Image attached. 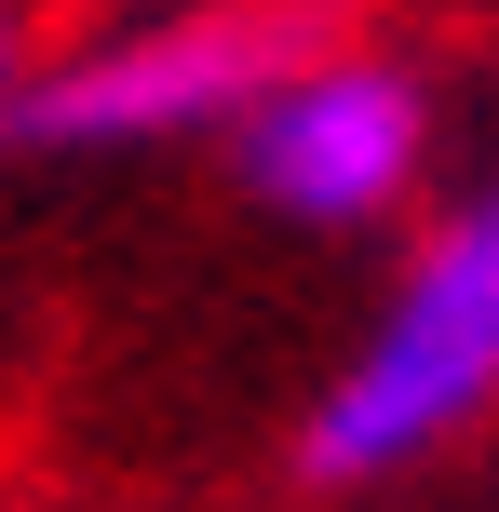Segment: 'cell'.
I'll use <instances>...</instances> for the list:
<instances>
[{"mask_svg":"<svg viewBox=\"0 0 499 512\" xmlns=\"http://www.w3.org/2000/svg\"><path fill=\"white\" fill-rule=\"evenodd\" d=\"M499 405V176H473L419 243H405L392 297L338 351V378L297 405V486L351 499L392 472L446 459Z\"/></svg>","mask_w":499,"mask_h":512,"instance_id":"obj_1","label":"cell"},{"mask_svg":"<svg viewBox=\"0 0 499 512\" xmlns=\"http://www.w3.org/2000/svg\"><path fill=\"white\" fill-rule=\"evenodd\" d=\"M324 41H338L324 0H162L27 68L14 135L27 149H230L243 108Z\"/></svg>","mask_w":499,"mask_h":512,"instance_id":"obj_2","label":"cell"},{"mask_svg":"<svg viewBox=\"0 0 499 512\" xmlns=\"http://www.w3.org/2000/svg\"><path fill=\"white\" fill-rule=\"evenodd\" d=\"M243 189L297 230H378V216L419 203L432 176V81L405 54H365V41H324L243 108L230 135Z\"/></svg>","mask_w":499,"mask_h":512,"instance_id":"obj_3","label":"cell"},{"mask_svg":"<svg viewBox=\"0 0 499 512\" xmlns=\"http://www.w3.org/2000/svg\"><path fill=\"white\" fill-rule=\"evenodd\" d=\"M27 68H41V54H27V0H0V122H14V95H27Z\"/></svg>","mask_w":499,"mask_h":512,"instance_id":"obj_4","label":"cell"}]
</instances>
